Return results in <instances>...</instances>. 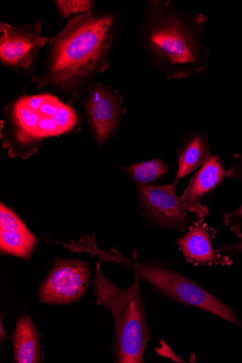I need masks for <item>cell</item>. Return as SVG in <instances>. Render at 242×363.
Returning <instances> with one entry per match:
<instances>
[{"mask_svg":"<svg viewBox=\"0 0 242 363\" xmlns=\"http://www.w3.org/2000/svg\"><path fill=\"white\" fill-rule=\"evenodd\" d=\"M206 18L192 16L169 2H149L138 29V41L158 70L168 80L195 77L206 67L202 39Z\"/></svg>","mask_w":242,"mask_h":363,"instance_id":"7a4b0ae2","label":"cell"},{"mask_svg":"<svg viewBox=\"0 0 242 363\" xmlns=\"http://www.w3.org/2000/svg\"><path fill=\"white\" fill-rule=\"evenodd\" d=\"M92 270L87 261L58 258L39 289V299L49 305H69L79 301L89 287Z\"/></svg>","mask_w":242,"mask_h":363,"instance_id":"52a82bcc","label":"cell"},{"mask_svg":"<svg viewBox=\"0 0 242 363\" xmlns=\"http://www.w3.org/2000/svg\"><path fill=\"white\" fill-rule=\"evenodd\" d=\"M209 142L199 132H191L185 138L180 148L178 156V172L175 181L187 177L200 169L211 156Z\"/></svg>","mask_w":242,"mask_h":363,"instance_id":"5bb4252c","label":"cell"},{"mask_svg":"<svg viewBox=\"0 0 242 363\" xmlns=\"http://www.w3.org/2000/svg\"><path fill=\"white\" fill-rule=\"evenodd\" d=\"M38 243L21 218L4 203L0 206V250L28 259Z\"/></svg>","mask_w":242,"mask_h":363,"instance_id":"7c38bea8","label":"cell"},{"mask_svg":"<svg viewBox=\"0 0 242 363\" xmlns=\"http://www.w3.org/2000/svg\"><path fill=\"white\" fill-rule=\"evenodd\" d=\"M41 21L22 26L0 23V60L17 72H31L50 38L42 35Z\"/></svg>","mask_w":242,"mask_h":363,"instance_id":"8992f818","label":"cell"},{"mask_svg":"<svg viewBox=\"0 0 242 363\" xmlns=\"http://www.w3.org/2000/svg\"><path fill=\"white\" fill-rule=\"evenodd\" d=\"M122 170L137 185L151 184L167 174L169 168L163 160L154 159L130 164L122 168Z\"/></svg>","mask_w":242,"mask_h":363,"instance_id":"9a60e30c","label":"cell"},{"mask_svg":"<svg viewBox=\"0 0 242 363\" xmlns=\"http://www.w3.org/2000/svg\"><path fill=\"white\" fill-rule=\"evenodd\" d=\"M226 175L221 159L218 156L211 155L191 178L189 185L180 196L185 208L189 213L196 214L200 220L209 216V208L202 204V198L215 189Z\"/></svg>","mask_w":242,"mask_h":363,"instance_id":"30bf717a","label":"cell"},{"mask_svg":"<svg viewBox=\"0 0 242 363\" xmlns=\"http://www.w3.org/2000/svg\"><path fill=\"white\" fill-rule=\"evenodd\" d=\"M82 118L53 94L21 96L4 108L0 130L3 146L11 157L26 159L48 138L79 129Z\"/></svg>","mask_w":242,"mask_h":363,"instance_id":"3957f363","label":"cell"},{"mask_svg":"<svg viewBox=\"0 0 242 363\" xmlns=\"http://www.w3.org/2000/svg\"><path fill=\"white\" fill-rule=\"evenodd\" d=\"M0 339H1V341L8 339L7 334L4 330L3 316H1V321H0Z\"/></svg>","mask_w":242,"mask_h":363,"instance_id":"ffe728a7","label":"cell"},{"mask_svg":"<svg viewBox=\"0 0 242 363\" xmlns=\"http://www.w3.org/2000/svg\"><path fill=\"white\" fill-rule=\"evenodd\" d=\"M62 20L94 11V2L90 0H57L55 1Z\"/></svg>","mask_w":242,"mask_h":363,"instance_id":"2e32d148","label":"cell"},{"mask_svg":"<svg viewBox=\"0 0 242 363\" xmlns=\"http://www.w3.org/2000/svg\"><path fill=\"white\" fill-rule=\"evenodd\" d=\"M118 35L114 13L92 11L68 21L51 38L43 68L32 77L38 89L48 88L75 104L97 76L109 69Z\"/></svg>","mask_w":242,"mask_h":363,"instance_id":"6da1fadb","label":"cell"},{"mask_svg":"<svg viewBox=\"0 0 242 363\" xmlns=\"http://www.w3.org/2000/svg\"><path fill=\"white\" fill-rule=\"evenodd\" d=\"M202 220L194 223L188 233L177 241L185 257L197 266L232 265L233 260L229 256H222L214 250V230Z\"/></svg>","mask_w":242,"mask_h":363,"instance_id":"8fae6325","label":"cell"},{"mask_svg":"<svg viewBox=\"0 0 242 363\" xmlns=\"http://www.w3.org/2000/svg\"><path fill=\"white\" fill-rule=\"evenodd\" d=\"M141 279L134 273L128 289H121L109 279L97 263L93 293L97 304L111 315L114 323V349L119 363H143L151 331L141 291Z\"/></svg>","mask_w":242,"mask_h":363,"instance_id":"277c9868","label":"cell"},{"mask_svg":"<svg viewBox=\"0 0 242 363\" xmlns=\"http://www.w3.org/2000/svg\"><path fill=\"white\" fill-rule=\"evenodd\" d=\"M224 223L236 238L242 240V203L237 210L224 214Z\"/></svg>","mask_w":242,"mask_h":363,"instance_id":"e0dca14e","label":"cell"},{"mask_svg":"<svg viewBox=\"0 0 242 363\" xmlns=\"http://www.w3.org/2000/svg\"><path fill=\"white\" fill-rule=\"evenodd\" d=\"M133 261L128 259L124 267L140 276L167 298L185 306L211 313L226 321L242 328L234 311L207 291L196 281L176 270L150 262H138L134 250Z\"/></svg>","mask_w":242,"mask_h":363,"instance_id":"5b68a950","label":"cell"},{"mask_svg":"<svg viewBox=\"0 0 242 363\" xmlns=\"http://www.w3.org/2000/svg\"><path fill=\"white\" fill-rule=\"evenodd\" d=\"M226 176L242 182V157L236 156L231 168L226 172Z\"/></svg>","mask_w":242,"mask_h":363,"instance_id":"d6986e66","label":"cell"},{"mask_svg":"<svg viewBox=\"0 0 242 363\" xmlns=\"http://www.w3.org/2000/svg\"><path fill=\"white\" fill-rule=\"evenodd\" d=\"M94 139L101 147L119 130L126 110L119 92L96 82L89 90L83 105Z\"/></svg>","mask_w":242,"mask_h":363,"instance_id":"ba28073f","label":"cell"},{"mask_svg":"<svg viewBox=\"0 0 242 363\" xmlns=\"http://www.w3.org/2000/svg\"><path fill=\"white\" fill-rule=\"evenodd\" d=\"M12 341L15 362L39 363L43 361L38 330L29 315L17 321Z\"/></svg>","mask_w":242,"mask_h":363,"instance_id":"4fadbf2b","label":"cell"},{"mask_svg":"<svg viewBox=\"0 0 242 363\" xmlns=\"http://www.w3.org/2000/svg\"><path fill=\"white\" fill-rule=\"evenodd\" d=\"M215 251L219 254H225L229 257L230 255L242 254V240L233 244L224 245Z\"/></svg>","mask_w":242,"mask_h":363,"instance_id":"ac0fdd59","label":"cell"},{"mask_svg":"<svg viewBox=\"0 0 242 363\" xmlns=\"http://www.w3.org/2000/svg\"><path fill=\"white\" fill-rule=\"evenodd\" d=\"M178 182L167 185L137 184L138 199L144 214L162 228L184 230L192 218L177 195Z\"/></svg>","mask_w":242,"mask_h":363,"instance_id":"9c48e42d","label":"cell"}]
</instances>
